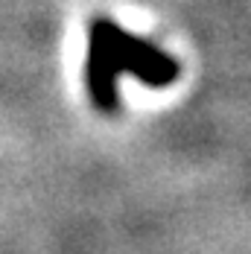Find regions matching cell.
<instances>
[{
	"label": "cell",
	"mask_w": 251,
	"mask_h": 254,
	"mask_svg": "<svg viewBox=\"0 0 251 254\" xmlns=\"http://www.w3.org/2000/svg\"><path fill=\"white\" fill-rule=\"evenodd\" d=\"M120 73H131L146 88H170L178 79V62L111 18H94L88 24L85 88L102 114L120 108Z\"/></svg>",
	"instance_id": "1"
}]
</instances>
